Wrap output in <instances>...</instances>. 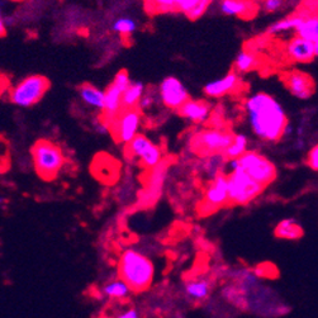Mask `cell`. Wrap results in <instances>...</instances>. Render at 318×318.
I'll use <instances>...</instances> for the list:
<instances>
[{"instance_id": "obj_1", "label": "cell", "mask_w": 318, "mask_h": 318, "mask_svg": "<svg viewBox=\"0 0 318 318\" xmlns=\"http://www.w3.org/2000/svg\"><path fill=\"white\" fill-rule=\"evenodd\" d=\"M245 112L254 135L269 142L284 136L288 118L283 106L266 93H256L245 102Z\"/></svg>"}, {"instance_id": "obj_2", "label": "cell", "mask_w": 318, "mask_h": 318, "mask_svg": "<svg viewBox=\"0 0 318 318\" xmlns=\"http://www.w3.org/2000/svg\"><path fill=\"white\" fill-rule=\"evenodd\" d=\"M118 271L119 278L123 279L135 293L149 289L155 275L152 261L144 254L132 249L126 250L120 255Z\"/></svg>"}, {"instance_id": "obj_3", "label": "cell", "mask_w": 318, "mask_h": 318, "mask_svg": "<svg viewBox=\"0 0 318 318\" xmlns=\"http://www.w3.org/2000/svg\"><path fill=\"white\" fill-rule=\"evenodd\" d=\"M35 170L43 180H53L65 165L62 150L49 140H38L31 149Z\"/></svg>"}, {"instance_id": "obj_4", "label": "cell", "mask_w": 318, "mask_h": 318, "mask_svg": "<svg viewBox=\"0 0 318 318\" xmlns=\"http://www.w3.org/2000/svg\"><path fill=\"white\" fill-rule=\"evenodd\" d=\"M228 167L231 171L240 169L247 172L252 179L264 186L269 185L276 178L274 163L256 151H246L241 158L228 160Z\"/></svg>"}, {"instance_id": "obj_5", "label": "cell", "mask_w": 318, "mask_h": 318, "mask_svg": "<svg viewBox=\"0 0 318 318\" xmlns=\"http://www.w3.org/2000/svg\"><path fill=\"white\" fill-rule=\"evenodd\" d=\"M50 88V81L41 75H31L9 92V101L22 108L35 106L46 94Z\"/></svg>"}, {"instance_id": "obj_6", "label": "cell", "mask_w": 318, "mask_h": 318, "mask_svg": "<svg viewBox=\"0 0 318 318\" xmlns=\"http://www.w3.org/2000/svg\"><path fill=\"white\" fill-rule=\"evenodd\" d=\"M228 179L229 204H247L263 193L265 186L252 179L242 170H233L227 175Z\"/></svg>"}, {"instance_id": "obj_7", "label": "cell", "mask_w": 318, "mask_h": 318, "mask_svg": "<svg viewBox=\"0 0 318 318\" xmlns=\"http://www.w3.org/2000/svg\"><path fill=\"white\" fill-rule=\"evenodd\" d=\"M233 138H235V135L224 129H204V131L195 133L190 142V147L195 154L201 155L202 158H206L212 154L226 151L227 147L233 142Z\"/></svg>"}, {"instance_id": "obj_8", "label": "cell", "mask_w": 318, "mask_h": 318, "mask_svg": "<svg viewBox=\"0 0 318 318\" xmlns=\"http://www.w3.org/2000/svg\"><path fill=\"white\" fill-rule=\"evenodd\" d=\"M129 84H131L129 74L126 70H120L114 76L112 84L104 90L106 92V104H104L103 115H102L101 119L108 126V128L110 127L113 120L115 119V117L119 114L120 110L123 109L122 99H123V94Z\"/></svg>"}, {"instance_id": "obj_9", "label": "cell", "mask_w": 318, "mask_h": 318, "mask_svg": "<svg viewBox=\"0 0 318 318\" xmlns=\"http://www.w3.org/2000/svg\"><path fill=\"white\" fill-rule=\"evenodd\" d=\"M141 122L142 114L140 108L122 109L109 127V132L118 144L127 145L138 135Z\"/></svg>"}, {"instance_id": "obj_10", "label": "cell", "mask_w": 318, "mask_h": 318, "mask_svg": "<svg viewBox=\"0 0 318 318\" xmlns=\"http://www.w3.org/2000/svg\"><path fill=\"white\" fill-rule=\"evenodd\" d=\"M126 156L138 159L147 169H154L162 162V151L144 135H137L126 145Z\"/></svg>"}, {"instance_id": "obj_11", "label": "cell", "mask_w": 318, "mask_h": 318, "mask_svg": "<svg viewBox=\"0 0 318 318\" xmlns=\"http://www.w3.org/2000/svg\"><path fill=\"white\" fill-rule=\"evenodd\" d=\"M227 203H229L228 179L227 175L219 174L212 179L207 188L203 201L199 204V212L203 215L212 214Z\"/></svg>"}, {"instance_id": "obj_12", "label": "cell", "mask_w": 318, "mask_h": 318, "mask_svg": "<svg viewBox=\"0 0 318 318\" xmlns=\"http://www.w3.org/2000/svg\"><path fill=\"white\" fill-rule=\"evenodd\" d=\"M159 93L162 104L169 109L178 110L185 102L189 101V93L184 84L174 76H167L161 81Z\"/></svg>"}, {"instance_id": "obj_13", "label": "cell", "mask_w": 318, "mask_h": 318, "mask_svg": "<svg viewBox=\"0 0 318 318\" xmlns=\"http://www.w3.org/2000/svg\"><path fill=\"white\" fill-rule=\"evenodd\" d=\"M92 174L101 183L112 185L120 176V162L108 154H98L92 162Z\"/></svg>"}, {"instance_id": "obj_14", "label": "cell", "mask_w": 318, "mask_h": 318, "mask_svg": "<svg viewBox=\"0 0 318 318\" xmlns=\"http://www.w3.org/2000/svg\"><path fill=\"white\" fill-rule=\"evenodd\" d=\"M283 83L289 93L298 99H308L313 95L316 89L312 76L299 70H290L284 72Z\"/></svg>"}, {"instance_id": "obj_15", "label": "cell", "mask_w": 318, "mask_h": 318, "mask_svg": "<svg viewBox=\"0 0 318 318\" xmlns=\"http://www.w3.org/2000/svg\"><path fill=\"white\" fill-rule=\"evenodd\" d=\"M285 53L289 57V60L294 61V62H311L316 57L315 42H311L306 38L295 36L287 43Z\"/></svg>"}, {"instance_id": "obj_16", "label": "cell", "mask_w": 318, "mask_h": 318, "mask_svg": "<svg viewBox=\"0 0 318 318\" xmlns=\"http://www.w3.org/2000/svg\"><path fill=\"white\" fill-rule=\"evenodd\" d=\"M241 80L236 72H228L223 78L210 81L204 86V93L211 98H221L236 92L240 88Z\"/></svg>"}, {"instance_id": "obj_17", "label": "cell", "mask_w": 318, "mask_h": 318, "mask_svg": "<svg viewBox=\"0 0 318 318\" xmlns=\"http://www.w3.org/2000/svg\"><path fill=\"white\" fill-rule=\"evenodd\" d=\"M179 114L194 123H203L211 117L212 108L206 101L189 99L178 109Z\"/></svg>"}, {"instance_id": "obj_18", "label": "cell", "mask_w": 318, "mask_h": 318, "mask_svg": "<svg viewBox=\"0 0 318 318\" xmlns=\"http://www.w3.org/2000/svg\"><path fill=\"white\" fill-rule=\"evenodd\" d=\"M219 9L223 14L245 19L252 18L258 12V8L252 0H221Z\"/></svg>"}, {"instance_id": "obj_19", "label": "cell", "mask_w": 318, "mask_h": 318, "mask_svg": "<svg viewBox=\"0 0 318 318\" xmlns=\"http://www.w3.org/2000/svg\"><path fill=\"white\" fill-rule=\"evenodd\" d=\"M212 284L206 278H195L186 281L185 284V295L189 301L194 303L206 301L211 294Z\"/></svg>"}, {"instance_id": "obj_20", "label": "cell", "mask_w": 318, "mask_h": 318, "mask_svg": "<svg viewBox=\"0 0 318 318\" xmlns=\"http://www.w3.org/2000/svg\"><path fill=\"white\" fill-rule=\"evenodd\" d=\"M79 95L86 106L103 110L106 104V92L98 89L97 86L89 83H84L79 86Z\"/></svg>"}, {"instance_id": "obj_21", "label": "cell", "mask_w": 318, "mask_h": 318, "mask_svg": "<svg viewBox=\"0 0 318 318\" xmlns=\"http://www.w3.org/2000/svg\"><path fill=\"white\" fill-rule=\"evenodd\" d=\"M166 172V165L162 162L158 165L156 167L152 169L151 176H150L149 186H147L146 192L144 194V202L145 203H150V202H155L159 198L161 192V185H162L163 176Z\"/></svg>"}, {"instance_id": "obj_22", "label": "cell", "mask_w": 318, "mask_h": 318, "mask_svg": "<svg viewBox=\"0 0 318 318\" xmlns=\"http://www.w3.org/2000/svg\"><path fill=\"white\" fill-rule=\"evenodd\" d=\"M212 0H179L178 10L186 18L195 20L208 10Z\"/></svg>"}, {"instance_id": "obj_23", "label": "cell", "mask_w": 318, "mask_h": 318, "mask_svg": "<svg viewBox=\"0 0 318 318\" xmlns=\"http://www.w3.org/2000/svg\"><path fill=\"white\" fill-rule=\"evenodd\" d=\"M132 292L133 290L131 289V287L122 278L110 280L103 288V294L109 299H115V301L127 299Z\"/></svg>"}, {"instance_id": "obj_24", "label": "cell", "mask_w": 318, "mask_h": 318, "mask_svg": "<svg viewBox=\"0 0 318 318\" xmlns=\"http://www.w3.org/2000/svg\"><path fill=\"white\" fill-rule=\"evenodd\" d=\"M274 233L278 238L294 241L302 238L303 229L294 219L289 218V219H283L281 222H279V224L274 229Z\"/></svg>"}, {"instance_id": "obj_25", "label": "cell", "mask_w": 318, "mask_h": 318, "mask_svg": "<svg viewBox=\"0 0 318 318\" xmlns=\"http://www.w3.org/2000/svg\"><path fill=\"white\" fill-rule=\"evenodd\" d=\"M145 95V85L141 81H131L128 88L126 89L122 99L123 109L138 108L140 101Z\"/></svg>"}, {"instance_id": "obj_26", "label": "cell", "mask_w": 318, "mask_h": 318, "mask_svg": "<svg viewBox=\"0 0 318 318\" xmlns=\"http://www.w3.org/2000/svg\"><path fill=\"white\" fill-rule=\"evenodd\" d=\"M227 159L224 156L223 152L219 154H212L210 156L203 158V170L208 176L214 179L215 176L221 174L222 169H223L224 163L227 162Z\"/></svg>"}, {"instance_id": "obj_27", "label": "cell", "mask_w": 318, "mask_h": 318, "mask_svg": "<svg viewBox=\"0 0 318 318\" xmlns=\"http://www.w3.org/2000/svg\"><path fill=\"white\" fill-rule=\"evenodd\" d=\"M306 18L307 15H304L303 13H295V14L290 15V17L284 18V19L271 24V26L269 27V29H267V33H270V35H276V33H281V32L288 31V29H297Z\"/></svg>"}, {"instance_id": "obj_28", "label": "cell", "mask_w": 318, "mask_h": 318, "mask_svg": "<svg viewBox=\"0 0 318 318\" xmlns=\"http://www.w3.org/2000/svg\"><path fill=\"white\" fill-rule=\"evenodd\" d=\"M295 31L299 37L306 38L311 42H316L318 40V15L307 17Z\"/></svg>"}, {"instance_id": "obj_29", "label": "cell", "mask_w": 318, "mask_h": 318, "mask_svg": "<svg viewBox=\"0 0 318 318\" xmlns=\"http://www.w3.org/2000/svg\"><path fill=\"white\" fill-rule=\"evenodd\" d=\"M247 145H249V140H247L246 136L235 135L233 142L223 152L224 156H226L227 160H233V159L241 158L247 151Z\"/></svg>"}, {"instance_id": "obj_30", "label": "cell", "mask_w": 318, "mask_h": 318, "mask_svg": "<svg viewBox=\"0 0 318 318\" xmlns=\"http://www.w3.org/2000/svg\"><path fill=\"white\" fill-rule=\"evenodd\" d=\"M179 0H145V6L149 13H170L178 10Z\"/></svg>"}, {"instance_id": "obj_31", "label": "cell", "mask_w": 318, "mask_h": 318, "mask_svg": "<svg viewBox=\"0 0 318 318\" xmlns=\"http://www.w3.org/2000/svg\"><path fill=\"white\" fill-rule=\"evenodd\" d=\"M258 65L259 58L256 57V54L254 52L250 51H241L235 60L236 71L238 72L251 71L255 67H258Z\"/></svg>"}, {"instance_id": "obj_32", "label": "cell", "mask_w": 318, "mask_h": 318, "mask_svg": "<svg viewBox=\"0 0 318 318\" xmlns=\"http://www.w3.org/2000/svg\"><path fill=\"white\" fill-rule=\"evenodd\" d=\"M137 24L135 19L129 17H120L113 23V31L119 33L122 37H131L135 33Z\"/></svg>"}, {"instance_id": "obj_33", "label": "cell", "mask_w": 318, "mask_h": 318, "mask_svg": "<svg viewBox=\"0 0 318 318\" xmlns=\"http://www.w3.org/2000/svg\"><path fill=\"white\" fill-rule=\"evenodd\" d=\"M254 274L259 278H267V279H275L278 276V269L275 265L270 264V263H263V264L258 265L254 270Z\"/></svg>"}, {"instance_id": "obj_34", "label": "cell", "mask_w": 318, "mask_h": 318, "mask_svg": "<svg viewBox=\"0 0 318 318\" xmlns=\"http://www.w3.org/2000/svg\"><path fill=\"white\" fill-rule=\"evenodd\" d=\"M284 0H263V6L266 12H276L283 6Z\"/></svg>"}, {"instance_id": "obj_35", "label": "cell", "mask_w": 318, "mask_h": 318, "mask_svg": "<svg viewBox=\"0 0 318 318\" xmlns=\"http://www.w3.org/2000/svg\"><path fill=\"white\" fill-rule=\"evenodd\" d=\"M307 163L311 169L318 170V145L310 151L308 158H307Z\"/></svg>"}, {"instance_id": "obj_36", "label": "cell", "mask_w": 318, "mask_h": 318, "mask_svg": "<svg viewBox=\"0 0 318 318\" xmlns=\"http://www.w3.org/2000/svg\"><path fill=\"white\" fill-rule=\"evenodd\" d=\"M115 318H140V313L135 308H129V310L124 311L120 315H118Z\"/></svg>"}, {"instance_id": "obj_37", "label": "cell", "mask_w": 318, "mask_h": 318, "mask_svg": "<svg viewBox=\"0 0 318 318\" xmlns=\"http://www.w3.org/2000/svg\"><path fill=\"white\" fill-rule=\"evenodd\" d=\"M152 102H154V101H152V98L150 97V95L145 94L144 97H142V99L140 101V104H138V108H140L141 110H142V109H147L150 106H151Z\"/></svg>"}, {"instance_id": "obj_38", "label": "cell", "mask_w": 318, "mask_h": 318, "mask_svg": "<svg viewBox=\"0 0 318 318\" xmlns=\"http://www.w3.org/2000/svg\"><path fill=\"white\" fill-rule=\"evenodd\" d=\"M5 22H6V20L4 19L3 17L0 18V35H1V37H4V36H5V33H6Z\"/></svg>"}, {"instance_id": "obj_39", "label": "cell", "mask_w": 318, "mask_h": 318, "mask_svg": "<svg viewBox=\"0 0 318 318\" xmlns=\"http://www.w3.org/2000/svg\"><path fill=\"white\" fill-rule=\"evenodd\" d=\"M315 50H316V56H318V40L315 42Z\"/></svg>"}, {"instance_id": "obj_40", "label": "cell", "mask_w": 318, "mask_h": 318, "mask_svg": "<svg viewBox=\"0 0 318 318\" xmlns=\"http://www.w3.org/2000/svg\"><path fill=\"white\" fill-rule=\"evenodd\" d=\"M12 1H19V0H12Z\"/></svg>"}]
</instances>
